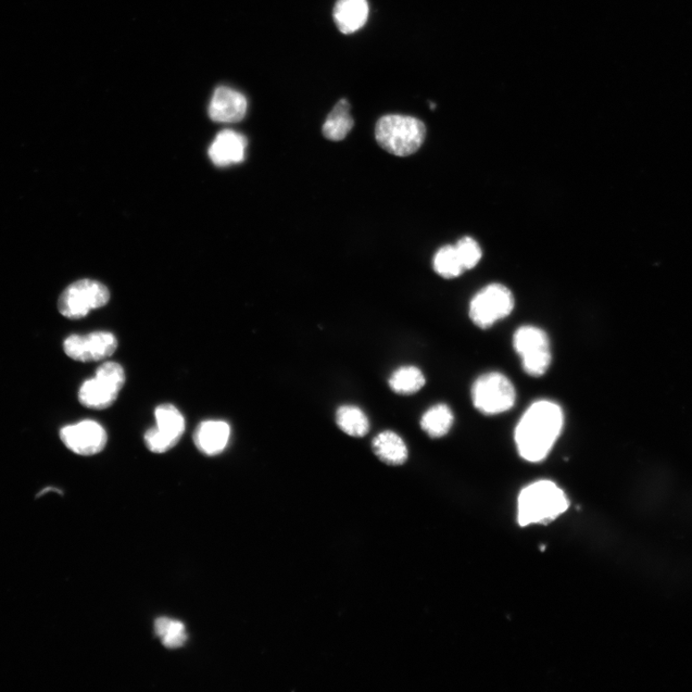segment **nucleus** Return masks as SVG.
Returning <instances> with one entry per match:
<instances>
[{
  "mask_svg": "<svg viewBox=\"0 0 692 692\" xmlns=\"http://www.w3.org/2000/svg\"><path fill=\"white\" fill-rule=\"evenodd\" d=\"M514 308V298L504 285L490 284L478 292L470 305V317L482 329H488L497 321L510 316Z\"/></svg>",
  "mask_w": 692,
  "mask_h": 692,
  "instance_id": "obj_7",
  "label": "nucleus"
},
{
  "mask_svg": "<svg viewBox=\"0 0 692 692\" xmlns=\"http://www.w3.org/2000/svg\"><path fill=\"white\" fill-rule=\"evenodd\" d=\"M65 354L74 361L82 363L103 361L118 348V339L114 334L96 331L88 335H71L63 345Z\"/></svg>",
  "mask_w": 692,
  "mask_h": 692,
  "instance_id": "obj_10",
  "label": "nucleus"
},
{
  "mask_svg": "<svg viewBox=\"0 0 692 692\" xmlns=\"http://www.w3.org/2000/svg\"><path fill=\"white\" fill-rule=\"evenodd\" d=\"M247 141L233 130H223L210 146L209 157L218 167H229L245 160Z\"/></svg>",
  "mask_w": 692,
  "mask_h": 692,
  "instance_id": "obj_13",
  "label": "nucleus"
},
{
  "mask_svg": "<svg viewBox=\"0 0 692 692\" xmlns=\"http://www.w3.org/2000/svg\"><path fill=\"white\" fill-rule=\"evenodd\" d=\"M163 645L170 649L183 646L187 641L185 625L180 621H172L169 631L162 638Z\"/></svg>",
  "mask_w": 692,
  "mask_h": 692,
  "instance_id": "obj_23",
  "label": "nucleus"
},
{
  "mask_svg": "<svg viewBox=\"0 0 692 692\" xmlns=\"http://www.w3.org/2000/svg\"><path fill=\"white\" fill-rule=\"evenodd\" d=\"M568 509L569 499L562 488L548 480L538 481L520 495L519 522L521 526L547 522Z\"/></svg>",
  "mask_w": 692,
  "mask_h": 692,
  "instance_id": "obj_2",
  "label": "nucleus"
},
{
  "mask_svg": "<svg viewBox=\"0 0 692 692\" xmlns=\"http://www.w3.org/2000/svg\"><path fill=\"white\" fill-rule=\"evenodd\" d=\"M455 247L465 271L475 268L482 258L480 246L471 237L461 238Z\"/></svg>",
  "mask_w": 692,
  "mask_h": 692,
  "instance_id": "obj_22",
  "label": "nucleus"
},
{
  "mask_svg": "<svg viewBox=\"0 0 692 692\" xmlns=\"http://www.w3.org/2000/svg\"><path fill=\"white\" fill-rule=\"evenodd\" d=\"M513 347L527 374L538 377L549 369L552 356L547 334L532 325L521 326L513 335Z\"/></svg>",
  "mask_w": 692,
  "mask_h": 692,
  "instance_id": "obj_8",
  "label": "nucleus"
},
{
  "mask_svg": "<svg viewBox=\"0 0 692 692\" xmlns=\"http://www.w3.org/2000/svg\"><path fill=\"white\" fill-rule=\"evenodd\" d=\"M426 137L424 123L419 119L404 115H387L376 123L377 143L399 157L412 155L421 148Z\"/></svg>",
  "mask_w": 692,
  "mask_h": 692,
  "instance_id": "obj_3",
  "label": "nucleus"
},
{
  "mask_svg": "<svg viewBox=\"0 0 692 692\" xmlns=\"http://www.w3.org/2000/svg\"><path fill=\"white\" fill-rule=\"evenodd\" d=\"M125 372L120 363L106 362L100 366L94 379L85 381L79 388L80 404L89 409L104 410L115 404L125 384Z\"/></svg>",
  "mask_w": 692,
  "mask_h": 692,
  "instance_id": "obj_4",
  "label": "nucleus"
},
{
  "mask_svg": "<svg viewBox=\"0 0 692 692\" xmlns=\"http://www.w3.org/2000/svg\"><path fill=\"white\" fill-rule=\"evenodd\" d=\"M246 96L229 87H220L213 93L209 115L213 121L233 123L241 121L246 114Z\"/></svg>",
  "mask_w": 692,
  "mask_h": 692,
  "instance_id": "obj_12",
  "label": "nucleus"
},
{
  "mask_svg": "<svg viewBox=\"0 0 692 692\" xmlns=\"http://www.w3.org/2000/svg\"><path fill=\"white\" fill-rule=\"evenodd\" d=\"M564 422L562 408L552 401L535 402L515 428L520 455L528 462L545 460L560 437Z\"/></svg>",
  "mask_w": 692,
  "mask_h": 692,
  "instance_id": "obj_1",
  "label": "nucleus"
},
{
  "mask_svg": "<svg viewBox=\"0 0 692 692\" xmlns=\"http://www.w3.org/2000/svg\"><path fill=\"white\" fill-rule=\"evenodd\" d=\"M454 423V414L449 406L436 404L426 410L421 419V429L430 438H439L446 436Z\"/></svg>",
  "mask_w": 692,
  "mask_h": 692,
  "instance_id": "obj_18",
  "label": "nucleus"
},
{
  "mask_svg": "<svg viewBox=\"0 0 692 692\" xmlns=\"http://www.w3.org/2000/svg\"><path fill=\"white\" fill-rule=\"evenodd\" d=\"M354 127V120L350 114V104L346 99H341L325 120L322 133L333 142L343 141Z\"/></svg>",
  "mask_w": 692,
  "mask_h": 692,
  "instance_id": "obj_17",
  "label": "nucleus"
},
{
  "mask_svg": "<svg viewBox=\"0 0 692 692\" xmlns=\"http://www.w3.org/2000/svg\"><path fill=\"white\" fill-rule=\"evenodd\" d=\"M172 620L160 618L155 622V633L159 638L165 637L169 631Z\"/></svg>",
  "mask_w": 692,
  "mask_h": 692,
  "instance_id": "obj_24",
  "label": "nucleus"
},
{
  "mask_svg": "<svg viewBox=\"0 0 692 692\" xmlns=\"http://www.w3.org/2000/svg\"><path fill=\"white\" fill-rule=\"evenodd\" d=\"M336 423L339 429L350 437L363 438L371 429L366 413L355 405H343L336 412Z\"/></svg>",
  "mask_w": 692,
  "mask_h": 692,
  "instance_id": "obj_19",
  "label": "nucleus"
},
{
  "mask_svg": "<svg viewBox=\"0 0 692 692\" xmlns=\"http://www.w3.org/2000/svg\"><path fill=\"white\" fill-rule=\"evenodd\" d=\"M435 271L444 279H456L465 271L455 246L440 248L434 257Z\"/></svg>",
  "mask_w": 692,
  "mask_h": 692,
  "instance_id": "obj_21",
  "label": "nucleus"
},
{
  "mask_svg": "<svg viewBox=\"0 0 692 692\" xmlns=\"http://www.w3.org/2000/svg\"><path fill=\"white\" fill-rule=\"evenodd\" d=\"M474 407L484 414H498L511 410L517 393L507 376L489 372L478 379L471 388Z\"/></svg>",
  "mask_w": 692,
  "mask_h": 692,
  "instance_id": "obj_5",
  "label": "nucleus"
},
{
  "mask_svg": "<svg viewBox=\"0 0 692 692\" xmlns=\"http://www.w3.org/2000/svg\"><path fill=\"white\" fill-rule=\"evenodd\" d=\"M60 438L68 449L81 456L98 454L108 442L103 425L90 420L63 427Z\"/></svg>",
  "mask_w": 692,
  "mask_h": 692,
  "instance_id": "obj_11",
  "label": "nucleus"
},
{
  "mask_svg": "<svg viewBox=\"0 0 692 692\" xmlns=\"http://www.w3.org/2000/svg\"><path fill=\"white\" fill-rule=\"evenodd\" d=\"M231 428L222 421H206L201 422L194 434L196 448L207 456L221 454L228 447Z\"/></svg>",
  "mask_w": 692,
  "mask_h": 692,
  "instance_id": "obj_14",
  "label": "nucleus"
},
{
  "mask_svg": "<svg viewBox=\"0 0 692 692\" xmlns=\"http://www.w3.org/2000/svg\"><path fill=\"white\" fill-rule=\"evenodd\" d=\"M110 300L109 289L103 283L84 279L70 285L61 295L58 309L63 317L80 320L91 311L105 306Z\"/></svg>",
  "mask_w": 692,
  "mask_h": 692,
  "instance_id": "obj_6",
  "label": "nucleus"
},
{
  "mask_svg": "<svg viewBox=\"0 0 692 692\" xmlns=\"http://www.w3.org/2000/svg\"><path fill=\"white\" fill-rule=\"evenodd\" d=\"M156 426L147 430L145 443L147 449L163 454L179 443L186 423L180 411L171 404H162L155 410Z\"/></svg>",
  "mask_w": 692,
  "mask_h": 692,
  "instance_id": "obj_9",
  "label": "nucleus"
},
{
  "mask_svg": "<svg viewBox=\"0 0 692 692\" xmlns=\"http://www.w3.org/2000/svg\"><path fill=\"white\" fill-rule=\"evenodd\" d=\"M388 383L395 394L412 396L421 391L426 384V379L418 367L402 366L389 376Z\"/></svg>",
  "mask_w": 692,
  "mask_h": 692,
  "instance_id": "obj_20",
  "label": "nucleus"
},
{
  "mask_svg": "<svg viewBox=\"0 0 692 692\" xmlns=\"http://www.w3.org/2000/svg\"><path fill=\"white\" fill-rule=\"evenodd\" d=\"M369 15L368 0H338L333 10L337 28L346 35L363 29L369 20Z\"/></svg>",
  "mask_w": 692,
  "mask_h": 692,
  "instance_id": "obj_15",
  "label": "nucleus"
},
{
  "mask_svg": "<svg viewBox=\"0 0 692 692\" xmlns=\"http://www.w3.org/2000/svg\"><path fill=\"white\" fill-rule=\"evenodd\" d=\"M374 454L388 465H401L406 463L409 450L404 439L394 431H383L372 440Z\"/></svg>",
  "mask_w": 692,
  "mask_h": 692,
  "instance_id": "obj_16",
  "label": "nucleus"
}]
</instances>
